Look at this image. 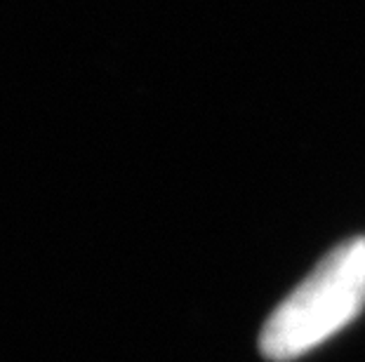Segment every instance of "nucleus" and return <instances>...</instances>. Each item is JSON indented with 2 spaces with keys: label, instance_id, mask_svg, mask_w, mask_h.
I'll list each match as a JSON object with an SVG mask.
<instances>
[{
  "label": "nucleus",
  "instance_id": "1",
  "mask_svg": "<svg viewBox=\"0 0 365 362\" xmlns=\"http://www.w3.org/2000/svg\"><path fill=\"white\" fill-rule=\"evenodd\" d=\"M365 306V238L337 245L264 322L259 348L269 360L302 358L328 341Z\"/></svg>",
  "mask_w": 365,
  "mask_h": 362
}]
</instances>
